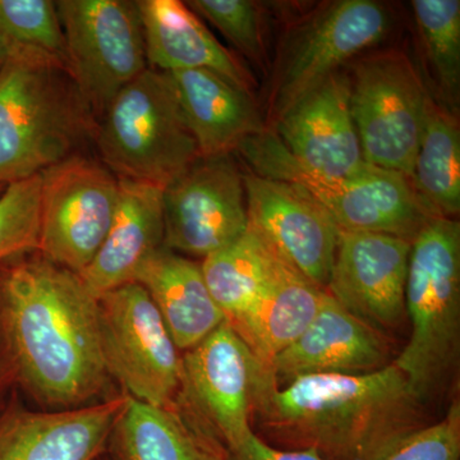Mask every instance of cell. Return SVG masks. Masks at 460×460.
<instances>
[{"label":"cell","mask_w":460,"mask_h":460,"mask_svg":"<svg viewBox=\"0 0 460 460\" xmlns=\"http://www.w3.org/2000/svg\"><path fill=\"white\" fill-rule=\"evenodd\" d=\"M0 345L13 381L45 410L104 401L98 296L39 251L0 262Z\"/></svg>","instance_id":"cell-1"},{"label":"cell","mask_w":460,"mask_h":460,"mask_svg":"<svg viewBox=\"0 0 460 460\" xmlns=\"http://www.w3.org/2000/svg\"><path fill=\"white\" fill-rule=\"evenodd\" d=\"M429 404L395 362L361 375L316 374L257 385L252 429L272 447L313 449L325 460H376L429 425Z\"/></svg>","instance_id":"cell-2"},{"label":"cell","mask_w":460,"mask_h":460,"mask_svg":"<svg viewBox=\"0 0 460 460\" xmlns=\"http://www.w3.org/2000/svg\"><path fill=\"white\" fill-rule=\"evenodd\" d=\"M96 128L60 58L11 47L0 66V184L29 180L75 155Z\"/></svg>","instance_id":"cell-3"},{"label":"cell","mask_w":460,"mask_h":460,"mask_svg":"<svg viewBox=\"0 0 460 460\" xmlns=\"http://www.w3.org/2000/svg\"><path fill=\"white\" fill-rule=\"evenodd\" d=\"M405 316L411 337L395 363L428 404L452 392L460 363V224L432 217L411 242Z\"/></svg>","instance_id":"cell-4"},{"label":"cell","mask_w":460,"mask_h":460,"mask_svg":"<svg viewBox=\"0 0 460 460\" xmlns=\"http://www.w3.org/2000/svg\"><path fill=\"white\" fill-rule=\"evenodd\" d=\"M237 153L255 174L301 190L341 232L383 233L413 242L432 219L402 172L365 163L347 177L319 174L290 155L268 129L242 142Z\"/></svg>","instance_id":"cell-5"},{"label":"cell","mask_w":460,"mask_h":460,"mask_svg":"<svg viewBox=\"0 0 460 460\" xmlns=\"http://www.w3.org/2000/svg\"><path fill=\"white\" fill-rule=\"evenodd\" d=\"M95 135L109 171L163 189L199 157L171 78L155 69L147 68L117 93Z\"/></svg>","instance_id":"cell-6"},{"label":"cell","mask_w":460,"mask_h":460,"mask_svg":"<svg viewBox=\"0 0 460 460\" xmlns=\"http://www.w3.org/2000/svg\"><path fill=\"white\" fill-rule=\"evenodd\" d=\"M98 301L100 350L111 380L135 401L177 407L183 381L181 350L146 290L129 283Z\"/></svg>","instance_id":"cell-7"},{"label":"cell","mask_w":460,"mask_h":460,"mask_svg":"<svg viewBox=\"0 0 460 460\" xmlns=\"http://www.w3.org/2000/svg\"><path fill=\"white\" fill-rule=\"evenodd\" d=\"M65 65L93 117L148 68L137 3L128 0H60Z\"/></svg>","instance_id":"cell-8"},{"label":"cell","mask_w":460,"mask_h":460,"mask_svg":"<svg viewBox=\"0 0 460 460\" xmlns=\"http://www.w3.org/2000/svg\"><path fill=\"white\" fill-rule=\"evenodd\" d=\"M429 96L404 54H378L356 66L350 111L365 163L411 180Z\"/></svg>","instance_id":"cell-9"},{"label":"cell","mask_w":460,"mask_h":460,"mask_svg":"<svg viewBox=\"0 0 460 460\" xmlns=\"http://www.w3.org/2000/svg\"><path fill=\"white\" fill-rule=\"evenodd\" d=\"M39 252L80 275L107 237L119 178L102 162L75 155L40 172Z\"/></svg>","instance_id":"cell-10"},{"label":"cell","mask_w":460,"mask_h":460,"mask_svg":"<svg viewBox=\"0 0 460 460\" xmlns=\"http://www.w3.org/2000/svg\"><path fill=\"white\" fill-rule=\"evenodd\" d=\"M243 172L230 155L199 156L163 192L164 247L206 257L237 241L248 228Z\"/></svg>","instance_id":"cell-11"},{"label":"cell","mask_w":460,"mask_h":460,"mask_svg":"<svg viewBox=\"0 0 460 460\" xmlns=\"http://www.w3.org/2000/svg\"><path fill=\"white\" fill-rule=\"evenodd\" d=\"M184 405L226 449L252 429L257 384L268 365L224 323L204 341L181 354Z\"/></svg>","instance_id":"cell-12"},{"label":"cell","mask_w":460,"mask_h":460,"mask_svg":"<svg viewBox=\"0 0 460 460\" xmlns=\"http://www.w3.org/2000/svg\"><path fill=\"white\" fill-rule=\"evenodd\" d=\"M386 9L372 0L334 3L305 29L286 58L272 96L275 122L339 66L383 40Z\"/></svg>","instance_id":"cell-13"},{"label":"cell","mask_w":460,"mask_h":460,"mask_svg":"<svg viewBox=\"0 0 460 460\" xmlns=\"http://www.w3.org/2000/svg\"><path fill=\"white\" fill-rule=\"evenodd\" d=\"M411 242L383 233L341 232L326 293L385 332L402 325Z\"/></svg>","instance_id":"cell-14"},{"label":"cell","mask_w":460,"mask_h":460,"mask_svg":"<svg viewBox=\"0 0 460 460\" xmlns=\"http://www.w3.org/2000/svg\"><path fill=\"white\" fill-rule=\"evenodd\" d=\"M248 220L296 271L325 290L341 229L313 199L286 181L243 175Z\"/></svg>","instance_id":"cell-15"},{"label":"cell","mask_w":460,"mask_h":460,"mask_svg":"<svg viewBox=\"0 0 460 460\" xmlns=\"http://www.w3.org/2000/svg\"><path fill=\"white\" fill-rule=\"evenodd\" d=\"M392 339L328 293L307 329L270 363L278 384L316 374H370L395 361Z\"/></svg>","instance_id":"cell-16"},{"label":"cell","mask_w":460,"mask_h":460,"mask_svg":"<svg viewBox=\"0 0 460 460\" xmlns=\"http://www.w3.org/2000/svg\"><path fill=\"white\" fill-rule=\"evenodd\" d=\"M277 137L301 164L328 177H347L363 164L350 111V78L337 72L277 120Z\"/></svg>","instance_id":"cell-17"},{"label":"cell","mask_w":460,"mask_h":460,"mask_svg":"<svg viewBox=\"0 0 460 460\" xmlns=\"http://www.w3.org/2000/svg\"><path fill=\"white\" fill-rule=\"evenodd\" d=\"M126 402L120 394L71 410L11 408L0 417V460H98Z\"/></svg>","instance_id":"cell-18"},{"label":"cell","mask_w":460,"mask_h":460,"mask_svg":"<svg viewBox=\"0 0 460 460\" xmlns=\"http://www.w3.org/2000/svg\"><path fill=\"white\" fill-rule=\"evenodd\" d=\"M164 189L119 178V201L99 252L80 277L93 296L133 283L144 263L164 247Z\"/></svg>","instance_id":"cell-19"},{"label":"cell","mask_w":460,"mask_h":460,"mask_svg":"<svg viewBox=\"0 0 460 460\" xmlns=\"http://www.w3.org/2000/svg\"><path fill=\"white\" fill-rule=\"evenodd\" d=\"M137 3L148 68L171 74L208 69L248 95L255 81L237 58L214 38L198 14L180 0Z\"/></svg>","instance_id":"cell-20"},{"label":"cell","mask_w":460,"mask_h":460,"mask_svg":"<svg viewBox=\"0 0 460 460\" xmlns=\"http://www.w3.org/2000/svg\"><path fill=\"white\" fill-rule=\"evenodd\" d=\"M171 78L199 156L230 155L266 131L251 95L208 69H184Z\"/></svg>","instance_id":"cell-21"},{"label":"cell","mask_w":460,"mask_h":460,"mask_svg":"<svg viewBox=\"0 0 460 460\" xmlns=\"http://www.w3.org/2000/svg\"><path fill=\"white\" fill-rule=\"evenodd\" d=\"M105 454L111 460H226L222 441L184 405L153 407L129 396Z\"/></svg>","instance_id":"cell-22"},{"label":"cell","mask_w":460,"mask_h":460,"mask_svg":"<svg viewBox=\"0 0 460 460\" xmlns=\"http://www.w3.org/2000/svg\"><path fill=\"white\" fill-rule=\"evenodd\" d=\"M138 283L153 299L175 347L187 352L226 323L201 263L162 247L138 271Z\"/></svg>","instance_id":"cell-23"},{"label":"cell","mask_w":460,"mask_h":460,"mask_svg":"<svg viewBox=\"0 0 460 460\" xmlns=\"http://www.w3.org/2000/svg\"><path fill=\"white\" fill-rule=\"evenodd\" d=\"M289 265L270 242L248 224L237 241L202 260L201 269L226 323L234 326L268 295Z\"/></svg>","instance_id":"cell-24"},{"label":"cell","mask_w":460,"mask_h":460,"mask_svg":"<svg viewBox=\"0 0 460 460\" xmlns=\"http://www.w3.org/2000/svg\"><path fill=\"white\" fill-rule=\"evenodd\" d=\"M325 295L326 290L289 265L255 308L229 326L260 361L270 366L307 329Z\"/></svg>","instance_id":"cell-25"},{"label":"cell","mask_w":460,"mask_h":460,"mask_svg":"<svg viewBox=\"0 0 460 460\" xmlns=\"http://www.w3.org/2000/svg\"><path fill=\"white\" fill-rule=\"evenodd\" d=\"M411 189L432 217L456 219L460 211V135L456 119L429 96Z\"/></svg>","instance_id":"cell-26"},{"label":"cell","mask_w":460,"mask_h":460,"mask_svg":"<svg viewBox=\"0 0 460 460\" xmlns=\"http://www.w3.org/2000/svg\"><path fill=\"white\" fill-rule=\"evenodd\" d=\"M411 9L436 80L444 93L456 99L460 83V2L414 0Z\"/></svg>","instance_id":"cell-27"},{"label":"cell","mask_w":460,"mask_h":460,"mask_svg":"<svg viewBox=\"0 0 460 460\" xmlns=\"http://www.w3.org/2000/svg\"><path fill=\"white\" fill-rule=\"evenodd\" d=\"M0 36L11 47L65 58V35L51 0H0Z\"/></svg>","instance_id":"cell-28"},{"label":"cell","mask_w":460,"mask_h":460,"mask_svg":"<svg viewBox=\"0 0 460 460\" xmlns=\"http://www.w3.org/2000/svg\"><path fill=\"white\" fill-rule=\"evenodd\" d=\"M40 187L39 174L0 193V262L39 250Z\"/></svg>","instance_id":"cell-29"},{"label":"cell","mask_w":460,"mask_h":460,"mask_svg":"<svg viewBox=\"0 0 460 460\" xmlns=\"http://www.w3.org/2000/svg\"><path fill=\"white\" fill-rule=\"evenodd\" d=\"M198 16L213 23L241 53L261 65L262 35L259 9L248 0H190Z\"/></svg>","instance_id":"cell-30"},{"label":"cell","mask_w":460,"mask_h":460,"mask_svg":"<svg viewBox=\"0 0 460 460\" xmlns=\"http://www.w3.org/2000/svg\"><path fill=\"white\" fill-rule=\"evenodd\" d=\"M376 460H460L459 396H453L441 419L402 438Z\"/></svg>","instance_id":"cell-31"},{"label":"cell","mask_w":460,"mask_h":460,"mask_svg":"<svg viewBox=\"0 0 460 460\" xmlns=\"http://www.w3.org/2000/svg\"><path fill=\"white\" fill-rule=\"evenodd\" d=\"M226 460H325L313 449L286 450L272 447L260 438L255 431L250 432L234 447L226 449Z\"/></svg>","instance_id":"cell-32"},{"label":"cell","mask_w":460,"mask_h":460,"mask_svg":"<svg viewBox=\"0 0 460 460\" xmlns=\"http://www.w3.org/2000/svg\"><path fill=\"white\" fill-rule=\"evenodd\" d=\"M11 381H13V377H12L11 370H9L7 359H5L2 345H0V396L3 395L5 387H7Z\"/></svg>","instance_id":"cell-33"},{"label":"cell","mask_w":460,"mask_h":460,"mask_svg":"<svg viewBox=\"0 0 460 460\" xmlns=\"http://www.w3.org/2000/svg\"><path fill=\"white\" fill-rule=\"evenodd\" d=\"M9 51H11V45L5 41L4 38L0 36V66H2L3 63L7 59Z\"/></svg>","instance_id":"cell-34"},{"label":"cell","mask_w":460,"mask_h":460,"mask_svg":"<svg viewBox=\"0 0 460 460\" xmlns=\"http://www.w3.org/2000/svg\"><path fill=\"white\" fill-rule=\"evenodd\" d=\"M98 460H111V459L108 458L107 454H104V456H100V458Z\"/></svg>","instance_id":"cell-35"},{"label":"cell","mask_w":460,"mask_h":460,"mask_svg":"<svg viewBox=\"0 0 460 460\" xmlns=\"http://www.w3.org/2000/svg\"><path fill=\"white\" fill-rule=\"evenodd\" d=\"M5 189V186H3V184H0V193L3 192V190H4Z\"/></svg>","instance_id":"cell-36"}]
</instances>
